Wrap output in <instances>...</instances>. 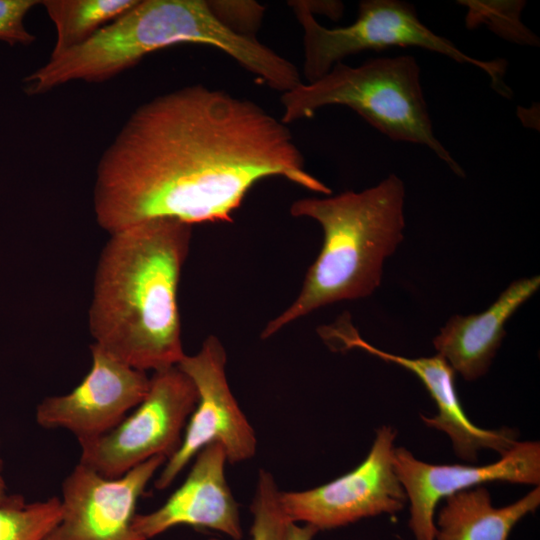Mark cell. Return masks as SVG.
I'll use <instances>...</instances> for the list:
<instances>
[{
    "mask_svg": "<svg viewBox=\"0 0 540 540\" xmlns=\"http://www.w3.org/2000/svg\"><path fill=\"white\" fill-rule=\"evenodd\" d=\"M227 462L219 444L200 450L183 483L163 505L152 512L135 515V532L148 540L177 525H191L240 540L243 535L240 512L226 480Z\"/></svg>",
    "mask_w": 540,
    "mask_h": 540,
    "instance_id": "13",
    "label": "cell"
},
{
    "mask_svg": "<svg viewBox=\"0 0 540 540\" xmlns=\"http://www.w3.org/2000/svg\"><path fill=\"white\" fill-rule=\"evenodd\" d=\"M91 367L70 392L42 399L36 423L45 429H64L78 440L100 437L115 428L146 396L150 377L95 344Z\"/></svg>",
    "mask_w": 540,
    "mask_h": 540,
    "instance_id": "11",
    "label": "cell"
},
{
    "mask_svg": "<svg viewBox=\"0 0 540 540\" xmlns=\"http://www.w3.org/2000/svg\"><path fill=\"white\" fill-rule=\"evenodd\" d=\"M2 465H3V460H2L1 452H0V470H1V468H2Z\"/></svg>",
    "mask_w": 540,
    "mask_h": 540,
    "instance_id": "25",
    "label": "cell"
},
{
    "mask_svg": "<svg viewBox=\"0 0 540 540\" xmlns=\"http://www.w3.org/2000/svg\"><path fill=\"white\" fill-rule=\"evenodd\" d=\"M209 45L280 92L298 78L296 66L254 36L237 33L204 0H138L87 41L23 79L24 90L38 95L74 80L99 83L138 64L156 50L182 44Z\"/></svg>",
    "mask_w": 540,
    "mask_h": 540,
    "instance_id": "3",
    "label": "cell"
},
{
    "mask_svg": "<svg viewBox=\"0 0 540 540\" xmlns=\"http://www.w3.org/2000/svg\"><path fill=\"white\" fill-rule=\"evenodd\" d=\"M539 286V276L518 279L485 311L451 317L433 340L437 354L467 381L483 376L505 336L507 321Z\"/></svg>",
    "mask_w": 540,
    "mask_h": 540,
    "instance_id": "15",
    "label": "cell"
},
{
    "mask_svg": "<svg viewBox=\"0 0 540 540\" xmlns=\"http://www.w3.org/2000/svg\"><path fill=\"white\" fill-rule=\"evenodd\" d=\"M285 124L308 119L324 107L354 110L392 141L426 146L457 176L465 172L436 137L412 55L372 58L361 65L336 63L324 76L282 93Z\"/></svg>",
    "mask_w": 540,
    "mask_h": 540,
    "instance_id": "5",
    "label": "cell"
},
{
    "mask_svg": "<svg viewBox=\"0 0 540 540\" xmlns=\"http://www.w3.org/2000/svg\"><path fill=\"white\" fill-rule=\"evenodd\" d=\"M331 189L305 169L291 131L259 104L193 84L139 106L102 154L93 193L109 234L157 218L232 222L268 177Z\"/></svg>",
    "mask_w": 540,
    "mask_h": 540,
    "instance_id": "1",
    "label": "cell"
},
{
    "mask_svg": "<svg viewBox=\"0 0 540 540\" xmlns=\"http://www.w3.org/2000/svg\"><path fill=\"white\" fill-rule=\"evenodd\" d=\"M60 518V498L27 502L20 494L0 500V540H47Z\"/></svg>",
    "mask_w": 540,
    "mask_h": 540,
    "instance_id": "18",
    "label": "cell"
},
{
    "mask_svg": "<svg viewBox=\"0 0 540 540\" xmlns=\"http://www.w3.org/2000/svg\"><path fill=\"white\" fill-rule=\"evenodd\" d=\"M209 540H218V539H216V538H211V539H209Z\"/></svg>",
    "mask_w": 540,
    "mask_h": 540,
    "instance_id": "26",
    "label": "cell"
},
{
    "mask_svg": "<svg viewBox=\"0 0 540 540\" xmlns=\"http://www.w3.org/2000/svg\"><path fill=\"white\" fill-rule=\"evenodd\" d=\"M396 435L395 429L383 425L366 458L353 470L315 488L280 491L279 503L286 518L320 531L400 512L407 497L394 468Z\"/></svg>",
    "mask_w": 540,
    "mask_h": 540,
    "instance_id": "9",
    "label": "cell"
},
{
    "mask_svg": "<svg viewBox=\"0 0 540 540\" xmlns=\"http://www.w3.org/2000/svg\"><path fill=\"white\" fill-rule=\"evenodd\" d=\"M41 1L0 0V41L10 46L31 45L36 37L24 25L28 12Z\"/></svg>",
    "mask_w": 540,
    "mask_h": 540,
    "instance_id": "21",
    "label": "cell"
},
{
    "mask_svg": "<svg viewBox=\"0 0 540 540\" xmlns=\"http://www.w3.org/2000/svg\"><path fill=\"white\" fill-rule=\"evenodd\" d=\"M192 225L168 218L110 234L95 272L89 329L95 345L144 372L185 356L177 289Z\"/></svg>",
    "mask_w": 540,
    "mask_h": 540,
    "instance_id": "2",
    "label": "cell"
},
{
    "mask_svg": "<svg viewBox=\"0 0 540 540\" xmlns=\"http://www.w3.org/2000/svg\"><path fill=\"white\" fill-rule=\"evenodd\" d=\"M7 494V485L4 478L0 475V500Z\"/></svg>",
    "mask_w": 540,
    "mask_h": 540,
    "instance_id": "24",
    "label": "cell"
},
{
    "mask_svg": "<svg viewBox=\"0 0 540 540\" xmlns=\"http://www.w3.org/2000/svg\"><path fill=\"white\" fill-rule=\"evenodd\" d=\"M216 16L227 26L243 35L253 36L261 22L264 8L252 1H209Z\"/></svg>",
    "mask_w": 540,
    "mask_h": 540,
    "instance_id": "22",
    "label": "cell"
},
{
    "mask_svg": "<svg viewBox=\"0 0 540 540\" xmlns=\"http://www.w3.org/2000/svg\"><path fill=\"white\" fill-rule=\"evenodd\" d=\"M394 468L410 502L409 527L415 540H435L434 514L440 500L489 482L540 483V443L517 441L500 459L484 466L430 464L404 447L395 448Z\"/></svg>",
    "mask_w": 540,
    "mask_h": 540,
    "instance_id": "12",
    "label": "cell"
},
{
    "mask_svg": "<svg viewBox=\"0 0 540 540\" xmlns=\"http://www.w3.org/2000/svg\"><path fill=\"white\" fill-rule=\"evenodd\" d=\"M303 30V75L307 83L324 76L336 63L365 50L419 47L461 64L473 65L490 78L497 93L510 98L504 81V59L480 60L463 52L449 39L436 34L418 17L415 7L401 0H363L358 16L347 26L327 28L320 24L303 1L289 2Z\"/></svg>",
    "mask_w": 540,
    "mask_h": 540,
    "instance_id": "6",
    "label": "cell"
},
{
    "mask_svg": "<svg viewBox=\"0 0 540 540\" xmlns=\"http://www.w3.org/2000/svg\"><path fill=\"white\" fill-rule=\"evenodd\" d=\"M458 3L467 8L465 25L468 29L485 25L509 42L532 47L540 45L537 35L521 20L525 1L461 0Z\"/></svg>",
    "mask_w": 540,
    "mask_h": 540,
    "instance_id": "19",
    "label": "cell"
},
{
    "mask_svg": "<svg viewBox=\"0 0 540 540\" xmlns=\"http://www.w3.org/2000/svg\"><path fill=\"white\" fill-rule=\"evenodd\" d=\"M404 203V183L393 173L360 192L293 202L292 216L320 224L323 245L298 296L266 324L261 338L326 305L371 295L381 283L385 259L403 240Z\"/></svg>",
    "mask_w": 540,
    "mask_h": 540,
    "instance_id": "4",
    "label": "cell"
},
{
    "mask_svg": "<svg viewBox=\"0 0 540 540\" xmlns=\"http://www.w3.org/2000/svg\"><path fill=\"white\" fill-rule=\"evenodd\" d=\"M338 325L329 328L327 336L337 338L346 349L359 348L386 362L397 364L419 378L438 409L436 415H422L421 418L427 426L449 436L459 458L476 462L478 452L482 449H491L501 456L517 443V432L512 429L486 430L468 419L457 394L456 372L440 355L407 358L391 354L363 340L351 326L344 323Z\"/></svg>",
    "mask_w": 540,
    "mask_h": 540,
    "instance_id": "14",
    "label": "cell"
},
{
    "mask_svg": "<svg viewBox=\"0 0 540 540\" xmlns=\"http://www.w3.org/2000/svg\"><path fill=\"white\" fill-rule=\"evenodd\" d=\"M138 0H44L41 5L56 27L50 58L87 41L131 9Z\"/></svg>",
    "mask_w": 540,
    "mask_h": 540,
    "instance_id": "17",
    "label": "cell"
},
{
    "mask_svg": "<svg viewBox=\"0 0 540 540\" xmlns=\"http://www.w3.org/2000/svg\"><path fill=\"white\" fill-rule=\"evenodd\" d=\"M196 401L193 382L177 366L153 372L144 399L115 428L79 442V463L117 478L151 458H170Z\"/></svg>",
    "mask_w": 540,
    "mask_h": 540,
    "instance_id": "7",
    "label": "cell"
},
{
    "mask_svg": "<svg viewBox=\"0 0 540 540\" xmlns=\"http://www.w3.org/2000/svg\"><path fill=\"white\" fill-rule=\"evenodd\" d=\"M226 360L223 344L210 335L197 353L185 354L178 363L177 367L193 382L197 401L178 450L166 460L155 480L156 489H166L197 453L210 444H219L232 464L255 456V431L228 385Z\"/></svg>",
    "mask_w": 540,
    "mask_h": 540,
    "instance_id": "8",
    "label": "cell"
},
{
    "mask_svg": "<svg viewBox=\"0 0 540 540\" xmlns=\"http://www.w3.org/2000/svg\"><path fill=\"white\" fill-rule=\"evenodd\" d=\"M166 460L151 458L117 478L78 463L62 482L60 518L47 540H143L133 528L137 502Z\"/></svg>",
    "mask_w": 540,
    "mask_h": 540,
    "instance_id": "10",
    "label": "cell"
},
{
    "mask_svg": "<svg viewBox=\"0 0 540 540\" xmlns=\"http://www.w3.org/2000/svg\"><path fill=\"white\" fill-rule=\"evenodd\" d=\"M318 532V529L309 524L299 525L296 522L288 521L284 540H313Z\"/></svg>",
    "mask_w": 540,
    "mask_h": 540,
    "instance_id": "23",
    "label": "cell"
},
{
    "mask_svg": "<svg viewBox=\"0 0 540 540\" xmlns=\"http://www.w3.org/2000/svg\"><path fill=\"white\" fill-rule=\"evenodd\" d=\"M279 493L272 474L261 469L251 503L250 540H284L289 520L281 509Z\"/></svg>",
    "mask_w": 540,
    "mask_h": 540,
    "instance_id": "20",
    "label": "cell"
},
{
    "mask_svg": "<svg viewBox=\"0 0 540 540\" xmlns=\"http://www.w3.org/2000/svg\"><path fill=\"white\" fill-rule=\"evenodd\" d=\"M436 520L435 540H507L514 526L540 505L537 486L505 507L493 506L482 485L445 498Z\"/></svg>",
    "mask_w": 540,
    "mask_h": 540,
    "instance_id": "16",
    "label": "cell"
}]
</instances>
